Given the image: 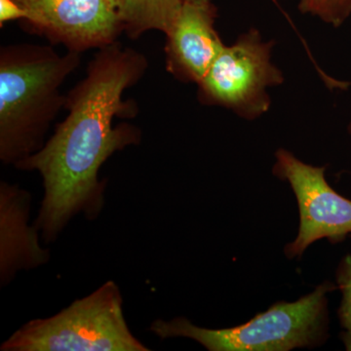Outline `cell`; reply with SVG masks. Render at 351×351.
Segmentation results:
<instances>
[{"label": "cell", "mask_w": 351, "mask_h": 351, "mask_svg": "<svg viewBox=\"0 0 351 351\" xmlns=\"http://www.w3.org/2000/svg\"><path fill=\"white\" fill-rule=\"evenodd\" d=\"M144 55L113 43L99 49L86 76L66 96L69 114L43 149L21 161L17 169L41 176L43 197L34 226L46 243L59 237L71 219L98 218L105 206V180L99 172L115 152L141 142L128 123L113 125L115 117L136 112L122 96L143 77Z\"/></svg>", "instance_id": "obj_1"}, {"label": "cell", "mask_w": 351, "mask_h": 351, "mask_svg": "<svg viewBox=\"0 0 351 351\" xmlns=\"http://www.w3.org/2000/svg\"><path fill=\"white\" fill-rule=\"evenodd\" d=\"M80 64V53L13 44L0 50V160L16 166L43 149L66 97L61 87Z\"/></svg>", "instance_id": "obj_2"}, {"label": "cell", "mask_w": 351, "mask_h": 351, "mask_svg": "<svg viewBox=\"0 0 351 351\" xmlns=\"http://www.w3.org/2000/svg\"><path fill=\"white\" fill-rule=\"evenodd\" d=\"M336 287L325 282L293 302H279L240 326L207 329L186 317L157 319L152 332L159 339L188 338L209 351H289L311 348L326 341L327 295Z\"/></svg>", "instance_id": "obj_3"}, {"label": "cell", "mask_w": 351, "mask_h": 351, "mask_svg": "<svg viewBox=\"0 0 351 351\" xmlns=\"http://www.w3.org/2000/svg\"><path fill=\"white\" fill-rule=\"evenodd\" d=\"M2 351H147L129 329L114 281L76 300L55 315L25 323Z\"/></svg>", "instance_id": "obj_4"}, {"label": "cell", "mask_w": 351, "mask_h": 351, "mask_svg": "<svg viewBox=\"0 0 351 351\" xmlns=\"http://www.w3.org/2000/svg\"><path fill=\"white\" fill-rule=\"evenodd\" d=\"M274 45L255 27L240 34L232 45H225L197 84L201 103L228 108L247 120L269 112L267 89L284 82L282 71L272 62Z\"/></svg>", "instance_id": "obj_5"}, {"label": "cell", "mask_w": 351, "mask_h": 351, "mask_svg": "<svg viewBox=\"0 0 351 351\" xmlns=\"http://www.w3.org/2000/svg\"><path fill=\"white\" fill-rule=\"evenodd\" d=\"M276 157L274 174L290 184L301 219L297 239L286 245V256L299 257L309 245L322 239L332 243L345 239L351 233V200L329 186L326 168L302 162L287 149H279Z\"/></svg>", "instance_id": "obj_6"}, {"label": "cell", "mask_w": 351, "mask_h": 351, "mask_svg": "<svg viewBox=\"0 0 351 351\" xmlns=\"http://www.w3.org/2000/svg\"><path fill=\"white\" fill-rule=\"evenodd\" d=\"M25 21L69 50L100 48L123 32L117 11L107 0H15Z\"/></svg>", "instance_id": "obj_7"}, {"label": "cell", "mask_w": 351, "mask_h": 351, "mask_svg": "<svg viewBox=\"0 0 351 351\" xmlns=\"http://www.w3.org/2000/svg\"><path fill=\"white\" fill-rule=\"evenodd\" d=\"M213 3H184L167 34V69L178 80L198 84L225 47L215 27Z\"/></svg>", "instance_id": "obj_8"}, {"label": "cell", "mask_w": 351, "mask_h": 351, "mask_svg": "<svg viewBox=\"0 0 351 351\" xmlns=\"http://www.w3.org/2000/svg\"><path fill=\"white\" fill-rule=\"evenodd\" d=\"M31 195L18 186L0 184V272L1 285L21 270L36 269L49 261L50 252L39 244L38 230L29 225Z\"/></svg>", "instance_id": "obj_9"}, {"label": "cell", "mask_w": 351, "mask_h": 351, "mask_svg": "<svg viewBox=\"0 0 351 351\" xmlns=\"http://www.w3.org/2000/svg\"><path fill=\"white\" fill-rule=\"evenodd\" d=\"M184 4L182 0H122L117 12L123 32L137 38L152 29L167 34L181 15Z\"/></svg>", "instance_id": "obj_10"}, {"label": "cell", "mask_w": 351, "mask_h": 351, "mask_svg": "<svg viewBox=\"0 0 351 351\" xmlns=\"http://www.w3.org/2000/svg\"><path fill=\"white\" fill-rule=\"evenodd\" d=\"M299 10L338 27L351 14V0H299Z\"/></svg>", "instance_id": "obj_11"}, {"label": "cell", "mask_w": 351, "mask_h": 351, "mask_svg": "<svg viewBox=\"0 0 351 351\" xmlns=\"http://www.w3.org/2000/svg\"><path fill=\"white\" fill-rule=\"evenodd\" d=\"M337 281L343 293L341 307L339 309V320L348 330V338L351 341V256L348 255L339 263L337 271Z\"/></svg>", "instance_id": "obj_12"}, {"label": "cell", "mask_w": 351, "mask_h": 351, "mask_svg": "<svg viewBox=\"0 0 351 351\" xmlns=\"http://www.w3.org/2000/svg\"><path fill=\"white\" fill-rule=\"evenodd\" d=\"M25 19V12L15 0H0V25L9 21Z\"/></svg>", "instance_id": "obj_13"}, {"label": "cell", "mask_w": 351, "mask_h": 351, "mask_svg": "<svg viewBox=\"0 0 351 351\" xmlns=\"http://www.w3.org/2000/svg\"><path fill=\"white\" fill-rule=\"evenodd\" d=\"M184 3H191V4H207L211 3L212 0H182Z\"/></svg>", "instance_id": "obj_14"}, {"label": "cell", "mask_w": 351, "mask_h": 351, "mask_svg": "<svg viewBox=\"0 0 351 351\" xmlns=\"http://www.w3.org/2000/svg\"><path fill=\"white\" fill-rule=\"evenodd\" d=\"M121 1L122 0H107L108 3L110 4L115 11H117V9H119Z\"/></svg>", "instance_id": "obj_15"}, {"label": "cell", "mask_w": 351, "mask_h": 351, "mask_svg": "<svg viewBox=\"0 0 351 351\" xmlns=\"http://www.w3.org/2000/svg\"><path fill=\"white\" fill-rule=\"evenodd\" d=\"M348 132L351 134V123L350 124V126H348Z\"/></svg>", "instance_id": "obj_16"}]
</instances>
